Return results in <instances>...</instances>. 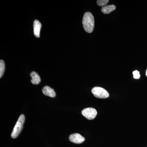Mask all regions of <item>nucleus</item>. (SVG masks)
Wrapping results in <instances>:
<instances>
[{
    "instance_id": "obj_1",
    "label": "nucleus",
    "mask_w": 147,
    "mask_h": 147,
    "mask_svg": "<svg viewBox=\"0 0 147 147\" xmlns=\"http://www.w3.org/2000/svg\"><path fill=\"white\" fill-rule=\"evenodd\" d=\"M83 27L87 32L90 33L93 31L94 26V17L91 13L87 12L83 18Z\"/></svg>"
},
{
    "instance_id": "obj_2",
    "label": "nucleus",
    "mask_w": 147,
    "mask_h": 147,
    "mask_svg": "<svg viewBox=\"0 0 147 147\" xmlns=\"http://www.w3.org/2000/svg\"><path fill=\"white\" fill-rule=\"evenodd\" d=\"M25 121V116L24 115H21L19 117L12 131L11 134V138L15 139L18 137L23 129Z\"/></svg>"
},
{
    "instance_id": "obj_3",
    "label": "nucleus",
    "mask_w": 147,
    "mask_h": 147,
    "mask_svg": "<svg viewBox=\"0 0 147 147\" xmlns=\"http://www.w3.org/2000/svg\"><path fill=\"white\" fill-rule=\"evenodd\" d=\"M92 92L98 98H106L109 96V93L107 90L100 87H94L92 89Z\"/></svg>"
},
{
    "instance_id": "obj_4",
    "label": "nucleus",
    "mask_w": 147,
    "mask_h": 147,
    "mask_svg": "<svg viewBox=\"0 0 147 147\" xmlns=\"http://www.w3.org/2000/svg\"><path fill=\"white\" fill-rule=\"evenodd\" d=\"M82 114L88 119L92 120L94 119L97 115V112L94 108H89L82 110Z\"/></svg>"
},
{
    "instance_id": "obj_5",
    "label": "nucleus",
    "mask_w": 147,
    "mask_h": 147,
    "mask_svg": "<svg viewBox=\"0 0 147 147\" xmlns=\"http://www.w3.org/2000/svg\"><path fill=\"white\" fill-rule=\"evenodd\" d=\"M69 140L70 142L76 144H82L85 141V139L81 134L75 133L69 136Z\"/></svg>"
},
{
    "instance_id": "obj_6",
    "label": "nucleus",
    "mask_w": 147,
    "mask_h": 147,
    "mask_svg": "<svg viewBox=\"0 0 147 147\" xmlns=\"http://www.w3.org/2000/svg\"><path fill=\"white\" fill-rule=\"evenodd\" d=\"M42 25L39 21L35 20L34 22V33L35 36L37 38H39L40 36V31Z\"/></svg>"
},
{
    "instance_id": "obj_7",
    "label": "nucleus",
    "mask_w": 147,
    "mask_h": 147,
    "mask_svg": "<svg viewBox=\"0 0 147 147\" xmlns=\"http://www.w3.org/2000/svg\"><path fill=\"white\" fill-rule=\"evenodd\" d=\"M42 92L43 94L50 97L54 98L56 96V92L52 88L47 86L43 87L42 89Z\"/></svg>"
},
{
    "instance_id": "obj_8",
    "label": "nucleus",
    "mask_w": 147,
    "mask_h": 147,
    "mask_svg": "<svg viewBox=\"0 0 147 147\" xmlns=\"http://www.w3.org/2000/svg\"><path fill=\"white\" fill-rule=\"evenodd\" d=\"M30 76L32 79L31 80L32 84L34 85H37L41 82L40 76L38 75V74L35 71H32L30 74Z\"/></svg>"
},
{
    "instance_id": "obj_9",
    "label": "nucleus",
    "mask_w": 147,
    "mask_h": 147,
    "mask_svg": "<svg viewBox=\"0 0 147 147\" xmlns=\"http://www.w3.org/2000/svg\"><path fill=\"white\" fill-rule=\"evenodd\" d=\"M116 8L115 6L114 5H105L102 7L101 9V11L104 14H108L115 10Z\"/></svg>"
},
{
    "instance_id": "obj_10",
    "label": "nucleus",
    "mask_w": 147,
    "mask_h": 147,
    "mask_svg": "<svg viewBox=\"0 0 147 147\" xmlns=\"http://www.w3.org/2000/svg\"><path fill=\"white\" fill-rule=\"evenodd\" d=\"M5 69V64L4 62L2 60L0 61V78L2 77Z\"/></svg>"
},
{
    "instance_id": "obj_11",
    "label": "nucleus",
    "mask_w": 147,
    "mask_h": 147,
    "mask_svg": "<svg viewBox=\"0 0 147 147\" xmlns=\"http://www.w3.org/2000/svg\"><path fill=\"white\" fill-rule=\"evenodd\" d=\"M108 0H98L97 4L99 6H105L108 2Z\"/></svg>"
},
{
    "instance_id": "obj_12",
    "label": "nucleus",
    "mask_w": 147,
    "mask_h": 147,
    "mask_svg": "<svg viewBox=\"0 0 147 147\" xmlns=\"http://www.w3.org/2000/svg\"><path fill=\"white\" fill-rule=\"evenodd\" d=\"M133 76L135 79H139L140 77V73L137 70H135L133 72Z\"/></svg>"
},
{
    "instance_id": "obj_13",
    "label": "nucleus",
    "mask_w": 147,
    "mask_h": 147,
    "mask_svg": "<svg viewBox=\"0 0 147 147\" xmlns=\"http://www.w3.org/2000/svg\"><path fill=\"white\" fill-rule=\"evenodd\" d=\"M146 76H147V70L146 71Z\"/></svg>"
}]
</instances>
